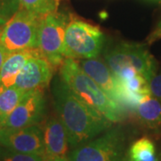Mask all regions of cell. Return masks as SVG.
<instances>
[{
    "label": "cell",
    "mask_w": 161,
    "mask_h": 161,
    "mask_svg": "<svg viewBox=\"0 0 161 161\" xmlns=\"http://www.w3.org/2000/svg\"><path fill=\"white\" fill-rule=\"evenodd\" d=\"M126 155L132 161H159L155 144L148 137L136 140L127 150Z\"/></svg>",
    "instance_id": "15"
},
{
    "label": "cell",
    "mask_w": 161,
    "mask_h": 161,
    "mask_svg": "<svg viewBox=\"0 0 161 161\" xmlns=\"http://www.w3.org/2000/svg\"><path fill=\"white\" fill-rule=\"evenodd\" d=\"M6 20H4V19H2V18H0V32H1V30L3 28V26L5 25V23H6Z\"/></svg>",
    "instance_id": "24"
},
{
    "label": "cell",
    "mask_w": 161,
    "mask_h": 161,
    "mask_svg": "<svg viewBox=\"0 0 161 161\" xmlns=\"http://www.w3.org/2000/svg\"><path fill=\"white\" fill-rule=\"evenodd\" d=\"M20 9L19 0H0V18L9 20Z\"/></svg>",
    "instance_id": "19"
},
{
    "label": "cell",
    "mask_w": 161,
    "mask_h": 161,
    "mask_svg": "<svg viewBox=\"0 0 161 161\" xmlns=\"http://www.w3.org/2000/svg\"><path fill=\"white\" fill-rule=\"evenodd\" d=\"M52 92L58 116L65 127L72 148L96 138L111 128L112 123L78 98L61 77L55 80Z\"/></svg>",
    "instance_id": "1"
},
{
    "label": "cell",
    "mask_w": 161,
    "mask_h": 161,
    "mask_svg": "<svg viewBox=\"0 0 161 161\" xmlns=\"http://www.w3.org/2000/svg\"><path fill=\"white\" fill-rule=\"evenodd\" d=\"M45 157L19 153L0 145V161H44Z\"/></svg>",
    "instance_id": "18"
},
{
    "label": "cell",
    "mask_w": 161,
    "mask_h": 161,
    "mask_svg": "<svg viewBox=\"0 0 161 161\" xmlns=\"http://www.w3.org/2000/svg\"><path fill=\"white\" fill-rule=\"evenodd\" d=\"M46 114V100L43 92L25 93L21 102L11 113L0 121L1 129H20L39 125Z\"/></svg>",
    "instance_id": "8"
},
{
    "label": "cell",
    "mask_w": 161,
    "mask_h": 161,
    "mask_svg": "<svg viewBox=\"0 0 161 161\" xmlns=\"http://www.w3.org/2000/svg\"><path fill=\"white\" fill-rule=\"evenodd\" d=\"M161 38V21L158 23L156 29L153 31V32L150 35V37L148 38V42L149 43H152L156 40H159Z\"/></svg>",
    "instance_id": "21"
},
{
    "label": "cell",
    "mask_w": 161,
    "mask_h": 161,
    "mask_svg": "<svg viewBox=\"0 0 161 161\" xmlns=\"http://www.w3.org/2000/svg\"><path fill=\"white\" fill-rule=\"evenodd\" d=\"M43 129L46 157H67L69 150L68 136L59 116H51Z\"/></svg>",
    "instance_id": "12"
},
{
    "label": "cell",
    "mask_w": 161,
    "mask_h": 161,
    "mask_svg": "<svg viewBox=\"0 0 161 161\" xmlns=\"http://www.w3.org/2000/svg\"><path fill=\"white\" fill-rule=\"evenodd\" d=\"M60 77L78 98L103 115L112 124L124 119L125 109L112 100L80 68L75 59L65 58L64 60L60 67Z\"/></svg>",
    "instance_id": "2"
},
{
    "label": "cell",
    "mask_w": 161,
    "mask_h": 161,
    "mask_svg": "<svg viewBox=\"0 0 161 161\" xmlns=\"http://www.w3.org/2000/svg\"><path fill=\"white\" fill-rule=\"evenodd\" d=\"M0 145L23 154H46L43 129L39 125L20 129L0 128Z\"/></svg>",
    "instance_id": "9"
},
{
    "label": "cell",
    "mask_w": 161,
    "mask_h": 161,
    "mask_svg": "<svg viewBox=\"0 0 161 161\" xmlns=\"http://www.w3.org/2000/svg\"><path fill=\"white\" fill-rule=\"evenodd\" d=\"M138 122L151 132H161V101L151 94L137 105L133 110Z\"/></svg>",
    "instance_id": "14"
},
{
    "label": "cell",
    "mask_w": 161,
    "mask_h": 161,
    "mask_svg": "<svg viewBox=\"0 0 161 161\" xmlns=\"http://www.w3.org/2000/svg\"><path fill=\"white\" fill-rule=\"evenodd\" d=\"M54 67L41 55L31 58L24 64L14 81V86L24 92L42 91L53 76Z\"/></svg>",
    "instance_id": "10"
},
{
    "label": "cell",
    "mask_w": 161,
    "mask_h": 161,
    "mask_svg": "<svg viewBox=\"0 0 161 161\" xmlns=\"http://www.w3.org/2000/svg\"><path fill=\"white\" fill-rule=\"evenodd\" d=\"M124 161H132L128 157H127V155L125 154V158H124Z\"/></svg>",
    "instance_id": "25"
},
{
    "label": "cell",
    "mask_w": 161,
    "mask_h": 161,
    "mask_svg": "<svg viewBox=\"0 0 161 161\" xmlns=\"http://www.w3.org/2000/svg\"><path fill=\"white\" fill-rule=\"evenodd\" d=\"M8 55H9V53L6 51L3 47L0 46V70L2 68V65H3V64H4Z\"/></svg>",
    "instance_id": "22"
},
{
    "label": "cell",
    "mask_w": 161,
    "mask_h": 161,
    "mask_svg": "<svg viewBox=\"0 0 161 161\" xmlns=\"http://www.w3.org/2000/svg\"><path fill=\"white\" fill-rule=\"evenodd\" d=\"M26 92L14 85L0 88V121L17 107Z\"/></svg>",
    "instance_id": "16"
},
{
    "label": "cell",
    "mask_w": 161,
    "mask_h": 161,
    "mask_svg": "<svg viewBox=\"0 0 161 161\" xmlns=\"http://www.w3.org/2000/svg\"><path fill=\"white\" fill-rule=\"evenodd\" d=\"M20 7L43 17L47 14L58 12L59 0H19Z\"/></svg>",
    "instance_id": "17"
},
{
    "label": "cell",
    "mask_w": 161,
    "mask_h": 161,
    "mask_svg": "<svg viewBox=\"0 0 161 161\" xmlns=\"http://www.w3.org/2000/svg\"><path fill=\"white\" fill-rule=\"evenodd\" d=\"M44 161H69L68 157H46Z\"/></svg>",
    "instance_id": "23"
},
{
    "label": "cell",
    "mask_w": 161,
    "mask_h": 161,
    "mask_svg": "<svg viewBox=\"0 0 161 161\" xmlns=\"http://www.w3.org/2000/svg\"><path fill=\"white\" fill-rule=\"evenodd\" d=\"M149 88L150 94L161 101V74H156L150 80H149Z\"/></svg>",
    "instance_id": "20"
},
{
    "label": "cell",
    "mask_w": 161,
    "mask_h": 161,
    "mask_svg": "<svg viewBox=\"0 0 161 161\" xmlns=\"http://www.w3.org/2000/svg\"><path fill=\"white\" fill-rule=\"evenodd\" d=\"M104 58L114 75L123 70H133L149 82L157 72L154 58L143 45L138 43L121 42L108 48Z\"/></svg>",
    "instance_id": "5"
},
{
    "label": "cell",
    "mask_w": 161,
    "mask_h": 161,
    "mask_svg": "<svg viewBox=\"0 0 161 161\" xmlns=\"http://www.w3.org/2000/svg\"><path fill=\"white\" fill-rule=\"evenodd\" d=\"M38 55H41L39 49H28L10 53L0 70V88L14 86L18 74L26 62L31 58Z\"/></svg>",
    "instance_id": "13"
},
{
    "label": "cell",
    "mask_w": 161,
    "mask_h": 161,
    "mask_svg": "<svg viewBox=\"0 0 161 161\" xmlns=\"http://www.w3.org/2000/svg\"><path fill=\"white\" fill-rule=\"evenodd\" d=\"M79 64L80 68L106 92L112 100L124 108L117 80L106 62L97 58L82 59Z\"/></svg>",
    "instance_id": "11"
},
{
    "label": "cell",
    "mask_w": 161,
    "mask_h": 161,
    "mask_svg": "<svg viewBox=\"0 0 161 161\" xmlns=\"http://www.w3.org/2000/svg\"><path fill=\"white\" fill-rule=\"evenodd\" d=\"M125 134L121 127L109 128L102 135L75 148L69 161H124Z\"/></svg>",
    "instance_id": "6"
},
{
    "label": "cell",
    "mask_w": 161,
    "mask_h": 161,
    "mask_svg": "<svg viewBox=\"0 0 161 161\" xmlns=\"http://www.w3.org/2000/svg\"><path fill=\"white\" fill-rule=\"evenodd\" d=\"M72 18L64 13H52L41 17L38 49L53 67L61 65L65 59L64 42L66 26Z\"/></svg>",
    "instance_id": "7"
},
{
    "label": "cell",
    "mask_w": 161,
    "mask_h": 161,
    "mask_svg": "<svg viewBox=\"0 0 161 161\" xmlns=\"http://www.w3.org/2000/svg\"><path fill=\"white\" fill-rule=\"evenodd\" d=\"M105 43V36L98 26L72 18L66 26L64 55L71 59L98 58Z\"/></svg>",
    "instance_id": "3"
},
{
    "label": "cell",
    "mask_w": 161,
    "mask_h": 161,
    "mask_svg": "<svg viewBox=\"0 0 161 161\" xmlns=\"http://www.w3.org/2000/svg\"><path fill=\"white\" fill-rule=\"evenodd\" d=\"M41 17L20 7L0 32V46L10 53L38 49Z\"/></svg>",
    "instance_id": "4"
}]
</instances>
